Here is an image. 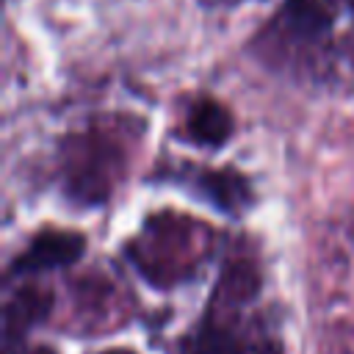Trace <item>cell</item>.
Returning a JSON list of instances; mask_svg holds the SVG:
<instances>
[{
    "instance_id": "1",
    "label": "cell",
    "mask_w": 354,
    "mask_h": 354,
    "mask_svg": "<svg viewBox=\"0 0 354 354\" xmlns=\"http://www.w3.org/2000/svg\"><path fill=\"white\" fill-rule=\"evenodd\" d=\"M108 144L83 136L69 147V188L83 202H100L108 191Z\"/></svg>"
},
{
    "instance_id": "2",
    "label": "cell",
    "mask_w": 354,
    "mask_h": 354,
    "mask_svg": "<svg viewBox=\"0 0 354 354\" xmlns=\"http://www.w3.org/2000/svg\"><path fill=\"white\" fill-rule=\"evenodd\" d=\"M83 235L64 230H41L14 260V274H39L75 263L83 254Z\"/></svg>"
},
{
    "instance_id": "3",
    "label": "cell",
    "mask_w": 354,
    "mask_h": 354,
    "mask_svg": "<svg viewBox=\"0 0 354 354\" xmlns=\"http://www.w3.org/2000/svg\"><path fill=\"white\" fill-rule=\"evenodd\" d=\"M185 133L191 136V141H196L202 147H218L232 133V116L216 100L202 97L191 105V111L185 116Z\"/></svg>"
},
{
    "instance_id": "4",
    "label": "cell",
    "mask_w": 354,
    "mask_h": 354,
    "mask_svg": "<svg viewBox=\"0 0 354 354\" xmlns=\"http://www.w3.org/2000/svg\"><path fill=\"white\" fill-rule=\"evenodd\" d=\"M47 310H50V293L39 288L19 290L6 307V343H11L17 335H25L33 324L44 318Z\"/></svg>"
},
{
    "instance_id": "5",
    "label": "cell",
    "mask_w": 354,
    "mask_h": 354,
    "mask_svg": "<svg viewBox=\"0 0 354 354\" xmlns=\"http://www.w3.org/2000/svg\"><path fill=\"white\" fill-rule=\"evenodd\" d=\"M183 354H243V340L218 321H207L183 343Z\"/></svg>"
},
{
    "instance_id": "6",
    "label": "cell",
    "mask_w": 354,
    "mask_h": 354,
    "mask_svg": "<svg viewBox=\"0 0 354 354\" xmlns=\"http://www.w3.org/2000/svg\"><path fill=\"white\" fill-rule=\"evenodd\" d=\"M282 11L296 36H321L332 25V11L324 0H288Z\"/></svg>"
},
{
    "instance_id": "7",
    "label": "cell",
    "mask_w": 354,
    "mask_h": 354,
    "mask_svg": "<svg viewBox=\"0 0 354 354\" xmlns=\"http://www.w3.org/2000/svg\"><path fill=\"white\" fill-rule=\"evenodd\" d=\"M199 188L210 202L230 213H235L246 202V180L235 171H205Z\"/></svg>"
},
{
    "instance_id": "8",
    "label": "cell",
    "mask_w": 354,
    "mask_h": 354,
    "mask_svg": "<svg viewBox=\"0 0 354 354\" xmlns=\"http://www.w3.org/2000/svg\"><path fill=\"white\" fill-rule=\"evenodd\" d=\"M108 354H130V351H108Z\"/></svg>"
}]
</instances>
